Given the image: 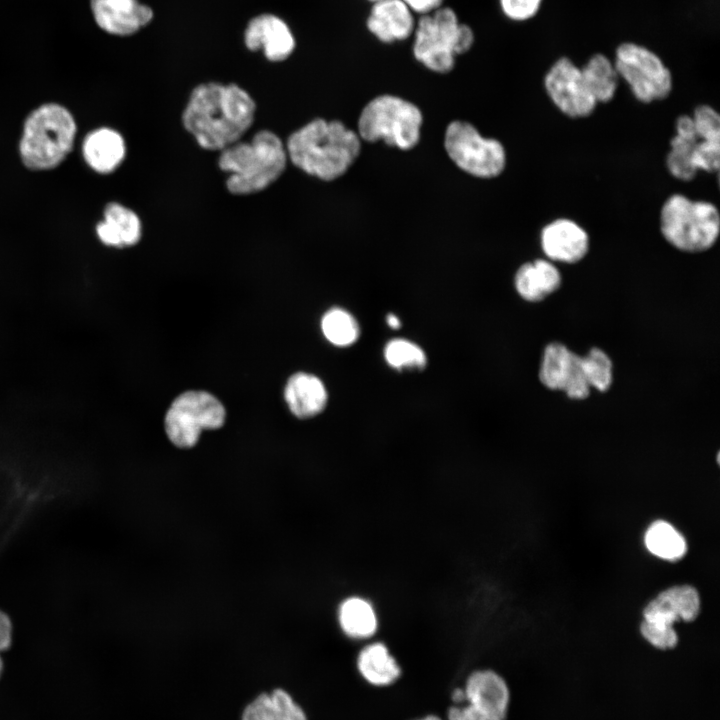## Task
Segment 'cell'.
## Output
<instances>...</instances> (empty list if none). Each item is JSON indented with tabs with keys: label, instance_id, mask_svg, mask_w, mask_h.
<instances>
[{
	"label": "cell",
	"instance_id": "6da1fadb",
	"mask_svg": "<svg viewBox=\"0 0 720 720\" xmlns=\"http://www.w3.org/2000/svg\"><path fill=\"white\" fill-rule=\"evenodd\" d=\"M255 111L254 100L240 86L207 82L192 90L182 122L202 148L221 151L250 128Z\"/></svg>",
	"mask_w": 720,
	"mask_h": 720
},
{
	"label": "cell",
	"instance_id": "7a4b0ae2",
	"mask_svg": "<svg viewBox=\"0 0 720 720\" xmlns=\"http://www.w3.org/2000/svg\"><path fill=\"white\" fill-rule=\"evenodd\" d=\"M287 157L299 169L324 181L342 176L360 153V137L340 121L315 119L292 133Z\"/></svg>",
	"mask_w": 720,
	"mask_h": 720
},
{
	"label": "cell",
	"instance_id": "3957f363",
	"mask_svg": "<svg viewBox=\"0 0 720 720\" xmlns=\"http://www.w3.org/2000/svg\"><path fill=\"white\" fill-rule=\"evenodd\" d=\"M76 135L77 123L68 108L43 103L24 119L18 142L20 160L31 171L54 169L71 153Z\"/></svg>",
	"mask_w": 720,
	"mask_h": 720
},
{
	"label": "cell",
	"instance_id": "277c9868",
	"mask_svg": "<svg viewBox=\"0 0 720 720\" xmlns=\"http://www.w3.org/2000/svg\"><path fill=\"white\" fill-rule=\"evenodd\" d=\"M220 152L218 165L228 173L226 187L236 195L267 188L281 176L288 160L284 144L269 130H261L250 141H238Z\"/></svg>",
	"mask_w": 720,
	"mask_h": 720
},
{
	"label": "cell",
	"instance_id": "5b68a950",
	"mask_svg": "<svg viewBox=\"0 0 720 720\" xmlns=\"http://www.w3.org/2000/svg\"><path fill=\"white\" fill-rule=\"evenodd\" d=\"M412 40L414 58L428 70L445 74L453 70L457 56L473 47L475 33L454 9L443 5L417 18Z\"/></svg>",
	"mask_w": 720,
	"mask_h": 720
},
{
	"label": "cell",
	"instance_id": "8992f818",
	"mask_svg": "<svg viewBox=\"0 0 720 720\" xmlns=\"http://www.w3.org/2000/svg\"><path fill=\"white\" fill-rule=\"evenodd\" d=\"M659 230L673 248L684 253H702L718 241L720 213L710 201L674 193L660 208Z\"/></svg>",
	"mask_w": 720,
	"mask_h": 720
},
{
	"label": "cell",
	"instance_id": "52a82bcc",
	"mask_svg": "<svg viewBox=\"0 0 720 720\" xmlns=\"http://www.w3.org/2000/svg\"><path fill=\"white\" fill-rule=\"evenodd\" d=\"M422 113L413 103L393 95L372 99L358 120L359 137L368 142L384 140L389 146L409 150L420 139Z\"/></svg>",
	"mask_w": 720,
	"mask_h": 720
},
{
	"label": "cell",
	"instance_id": "ba28073f",
	"mask_svg": "<svg viewBox=\"0 0 720 720\" xmlns=\"http://www.w3.org/2000/svg\"><path fill=\"white\" fill-rule=\"evenodd\" d=\"M613 63L620 80L643 104L663 101L673 90V76L662 58L648 47L625 41L615 48Z\"/></svg>",
	"mask_w": 720,
	"mask_h": 720
},
{
	"label": "cell",
	"instance_id": "9c48e42d",
	"mask_svg": "<svg viewBox=\"0 0 720 720\" xmlns=\"http://www.w3.org/2000/svg\"><path fill=\"white\" fill-rule=\"evenodd\" d=\"M669 147L665 166L673 178L689 182L701 171L718 173L720 137L702 133L691 115L683 114L676 118L675 134Z\"/></svg>",
	"mask_w": 720,
	"mask_h": 720
},
{
	"label": "cell",
	"instance_id": "30bf717a",
	"mask_svg": "<svg viewBox=\"0 0 720 720\" xmlns=\"http://www.w3.org/2000/svg\"><path fill=\"white\" fill-rule=\"evenodd\" d=\"M444 146L450 159L475 177L494 178L505 169L506 151L502 143L483 137L468 122H451L446 128Z\"/></svg>",
	"mask_w": 720,
	"mask_h": 720
},
{
	"label": "cell",
	"instance_id": "8fae6325",
	"mask_svg": "<svg viewBox=\"0 0 720 720\" xmlns=\"http://www.w3.org/2000/svg\"><path fill=\"white\" fill-rule=\"evenodd\" d=\"M225 408L212 394L187 391L171 404L165 417L169 440L179 448H191L202 430L220 428L225 421Z\"/></svg>",
	"mask_w": 720,
	"mask_h": 720
},
{
	"label": "cell",
	"instance_id": "7c38bea8",
	"mask_svg": "<svg viewBox=\"0 0 720 720\" xmlns=\"http://www.w3.org/2000/svg\"><path fill=\"white\" fill-rule=\"evenodd\" d=\"M543 85L552 104L568 118H587L598 106L585 84L580 66L567 56H561L551 64Z\"/></svg>",
	"mask_w": 720,
	"mask_h": 720
},
{
	"label": "cell",
	"instance_id": "4fadbf2b",
	"mask_svg": "<svg viewBox=\"0 0 720 720\" xmlns=\"http://www.w3.org/2000/svg\"><path fill=\"white\" fill-rule=\"evenodd\" d=\"M539 380L547 389L562 391L574 400H584L591 392L583 356L565 344L549 343L541 358Z\"/></svg>",
	"mask_w": 720,
	"mask_h": 720
},
{
	"label": "cell",
	"instance_id": "5bb4252c",
	"mask_svg": "<svg viewBox=\"0 0 720 720\" xmlns=\"http://www.w3.org/2000/svg\"><path fill=\"white\" fill-rule=\"evenodd\" d=\"M540 247L546 259L565 264L583 260L590 249V237L584 227L570 218H556L540 231Z\"/></svg>",
	"mask_w": 720,
	"mask_h": 720
},
{
	"label": "cell",
	"instance_id": "9a60e30c",
	"mask_svg": "<svg viewBox=\"0 0 720 720\" xmlns=\"http://www.w3.org/2000/svg\"><path fill=\"white\" fill-rule=\"evenodd\" d=\"M244 44L250 51L262 50L272 62L287 59L296 46L289 25L279 16L262 13L249 20L244 30Z\"/></svg>",
	"mask_w": 720,
	"mask_h": 720
},
{
	"label": "cell",
	"instance_id": "2e32d148",
	"mask_svg": "<svg viewBox=\"0 0 720 720\" xmlns=\"http://www.w3.org/2000/svg\"><path fill=\"white\" fill-rule=\"evenodd\" d=\"M97 26L115 36H131L154 17L152 8L138 0H89Z\"/></svg>",
	"mask_w": 720,
	"mask_h": 720
},
{
	"label": "cell",
	"instance_id": "e0dca14e",
	"mask_svg": "<svg viewBox=\"0 0 720 720\" xmlns=\"http://www.w3.org/2000/svg\"><path fill=\"white\" fill-rule=\"evenodd\" d=\"M465 703L475 707L486 720H506L510 691L504 678L492 670H478L467 678Z\"/></svg>",
	"mask_w": 720,
	"mask_h": 720
},
{
	"label": "cell",
	"instance_id": "ac0fdd59",
	"mask_svg": "<svg viewBox=\"0 0 720 720\" xmlns=\"http://www.w3.org/2000/svg\"><path fill=\"white\" fill-rule=\"evenodd\" d=\"M416 20L402 0H380L372 3L365 25L379 42L394 44L412 38Z\"/></svg>",
	"mask_w": 720,
	"mask_h": 720
},
{
	"label": "cell",
	"instance_id": "d6986e66",
	"mask_svg": "<svg viewBox=\"0 0 720 720\" xmlns=\"http://www.w3.org/2000/svg\"><path fill=\"white\" fill-rule=\"evenodd\" d=\"M700 611V597L690 585H677L658 594L644 608L645 621L673 625L678 620L693 621Z\"/></svg>",
	"mask_w": 720,
	"mask_h": 720
},
{
	"label": "cell",
	"instance_id": "ffe728a7",
	"mask_svg": "<svg viewBox=\"0 0 720 720\" xmlns=\"http://www.w3.org/2000/svg\"><path fill=\"white\" fill-rule=\"evenodd\" d=\"M84 162L94 172L107 175L123 162L126 145L122 135L115 129L99 127L88 132L81 146Z\"/></svg>",
	"mask_w": 720,
	"mask_h": 720
},
{
	"label": "cell",
	"instance_id": "44dd1931",
	"mask_svg": "<svg viewBox=\"0 0 720 720\" xmlns=\"http://www.w3.org/2000/svg\"><path fill=\"white\" fill-rule=\"evenodd\" d=\"M284 397L291 413L300 419L319 415L329 400L324 382L318 376L307 372L291 375L284 389Z\"/></svg>",
	"mask_w": 720,
	"mask_h": 720
},
{
	"label": "cell",
	"instance_id": "7402d4cb",
	"mask_svg": "<svg viewBox=\"0 0 720 720\" xmlns=\"http://www.w3.org/2000/svg\"><path fill=\"white\" fill-rule=\"evenodd\" d=\"M95 232L105 246L130 247L141 238V221L130 208L118 202H109L103 209V217L96 224Z\"/></svg>",
	"mask_w": 720,
	"mask_h": 720
},
{
	"label": "cell",
	"instance_id": "603a6c76",
	"mask_svg": "<svg viewBox=\"0 0 720 720\" xmlns=\"http://www.w3.org/2000/svg\"><path fill=\"white\" fill-rule=\"evenodd\" d=\"M562 276L552 261L539 258L523 263L514 275V287L518 295L530 303L541 302L556 292Z\"/></svg>",
	"mask_w": 720,
	"mask_h": 720
},
{
	"label": "cell",
	"instance_id": "cb8c5ba5",
	"mask_svg": "<svg viewBox=\"0 0 720 720\" xmlns=\"http://www.w3.org/2000/svg\"><path fill=\"white\" fill-rule=\"evenodd\" d=\"M336 618L341 632L352 640H368L379 628V615L368 598L353 594L341 600Z\"/></svg>",
	"mask_w": 720,
	"mask_h": 720
},
{
	"label": "cell",
	"instance_id": "d4e9b609",
	"mask_svg": "<svg viewBox=\"0 0 720 720\" xmlns=\"http://www.w3.org/2000/svg\"><path fill=\"white\" fill-rule=\"evenodd\" d=\"M356 666L360 675L371 685L388 686L401 675V668L388 646L381 641L365 645L358 653Z\"/></svg>",
	"mask_w": 720,
	"mask_h": 720
},
{
	"label": "cell",
	"instance_id": "484cf974",
	"mask_svg": "<svg viewBox=\"0 0 720 720\" xmlns=\"http://www.w3.org/2000/svg\"><path fill=\"white\" fill-rule=\"evenodd\" d=\"M241 720H308L302 707L284 689L261 693L242 711Z\"/></svg>",
	"mask_w": 720,
	"mask_h": 720
},
{
	"label": "cell",
	"instance_id": "4316f807",
	"mask_svg": "<svg viewBox=\"0 0 720 720\" xmlns=\"http://www.w3.org/2000/svg\"><path fill=\"white\" fill-rule=\"evenodd\" d=\"M580 68L585 84L597 104L612 101L620 81L613 60L603 53H595Z\"/></svg>",
	"mask_w": 720,
	"mask_h": 720
},
{
	"label": "cell",
	"instance_id": "83f0119b",
	"mask_svg": "<svg viewBox=\"0 0 720 720\" xmlns=\"http://www.w3.org/2000/svg\"><path fill=\"white\" fill-rule=\"evenodd\" d=\"M320 326L324 338L338 348L351 347L361 337L358 319L343 307L328 309L321 318Z\"/></svg>",
	"mask_w": 720,
	"mask_h": 720
},
{
	"label": "cell",
	"instance_id": "f1b7e54d",
	"mask_svg": "<svg viewBox=\"0 0 720 720\" xmlns=\"http://www.w3.org/2000/svg\"><path fill=\"white\" fill-rule=\"evenodd\" d=\"M644 541L650 553L668 561L682 558L687 551L683 535L664 520H657L648 527Z\"/></svg>",
	"mask_w": 720,
	"mask_h": 720
},
{
	"label": "cell",
	"instance_id": "f546056e",
	"mask_svg": "<svg viewBox=\"0 0 720 720\" xmlns=\"http://www.w3.org/2000/svg\"><path fill=\"white\" fill-rule=\"evenodd\" d=\"M385 363L398 372H420L428 364L425 350L416 342L397 337L387 341L383 347Z\"/></svg>",
	"mask_w": 720,
	"mask_h": 720
},
{
	"label": "cell",
	"instance_id": "4dcf8cb0",
	"mask_svg": "<svg viewBox=\"0 0 720 720\" xmlns=\"http://www.w3.org/2000/svg\"><path fill=\"white\" fill-rule=\"evenodd\" d=\"M583 359L590 387L600 392L607 391L613 382L611 358L602 349L594 347L583 356Z\"/></svg>",
	"mask_w": 720,
	"mask_h": 720
},
{
	"label": "cell",
	"instance_id": "1f68e13d",
	"mask_svg": "<svg viewBox=\"0 0 720 720\" xmlns=\"http://www.w3.org/2000/svg\"><path fill=\"white\" fill-rule=\"evenodd\" d=\"M640 632L648 643L658 649H672L678 643V635L673 625L643 620L640 625Z\"/></svg>",
	"mask_w": 720,
	"mask_h": 720
},
{
	"label": "cell",
	"instance_id": "d6a6232c",
	"mask_svg": "<svg viewBox=\"0 0 720 720\" xmlns=\"http://www.w3.org/2000/svg\"><path fill=\"white\" fill-rule=\"evenodd\" d=\"M503 15L513 22H525L534 18L543 0H498Z\"/></svg>",
	"mask_w": 720,
	"mask_h": 720
},
{
	"label": "cell",
	"instance_id": "836d02e7",
	"mask_svg": "<svg viewBox=\"0 0 720 720\" xmlns=\"http://www.w3.org/2000/svg\"><path fill=\"white\" fill-rule=\"evenodd\" d=\"M448 720H486V718L472 705H455L449 708Z\"/></svg>",
	"mask_w": 720,
	"mask_h": 720
},
{
	"label": "cell",
	"instance_id": "e575fe53",
	"mask_svg": "<svg viewBox=\"0 0 720 720\" xmlns=\"http://www.w3.org/2000/svg\"><path fill=\"white\" fill-rule=\"evenodd\" d=\"M416 15L430 14L443 6L444 0H402Z\"/></svg>",
	"mask_w": 720,
	"mask_h": 720
},
{
	"label": "cell",
	"instance_id": "d590c367",
	"mask_svg": "<svg viewBox=\"0 0 720 720\" xmlns=\"http://www.w3.org/2000/svg\"><path fill=\"white\" fill-rule=\"evenodd\" d=\"M12 640V626L9 618L0 611V651L6 650Z\"/></svg>",
	"mask_w": 720,
	"mask_h": 720
},
{
	"label": "cell",
	"instance_id": "8d00e7d4",
	"mask_svg": "<svg viewBox=\"0 0 720 720\" xmlns=\"http://www.w3.org/2000/svg\"><path fill=\"white\" fill-rule=\"evenodd\" d=\"M387 326L392 330L400 329L402 326L401 319L394 313H388L385 317Z\"/></svg>",
	"mask_w": 720,
	"mask_h": 720
},
{
	"label": "cell",
	"instance_id": "74e56055",
	"mask_svg": "<svg viewBox=\"0 0 720 720\" xmlns=\"http://www.w3.org/2000/svg\"><path fill=\"white\" fill-rule=\"evenodd\" d=\"M452 700L456 705H460L463 702L465 703V693L464 689L462 688H456L452 693Z\"/></svg>",
	"mask_w": 720,
	"mask_h": 720
},
{
	"label": "cell",
	"instance_id": "f35d334b",
	"mask_svg": "<svg viewBox=\"0 0 720 720\" xmlns=\"http://www.w3.org/2000/svg\"><path fill=\"white\" fill-rule=\"evenodd\" d=\"M415 720H441V719L436 715H427L425 717L415 719Z\"/></svg>",
	"mask_w": 720,
	"mask_h": 720
},
{
	"label": "cell",
	"instance_id": "ab89813d",
	"mask_svg": "<svg viewBox=\"0 0 720 720\" xmlns=\"http://www.w3.org/2000/svg\"><path fill=\"white\" fill-rule=\"evenodd\" d=\"M2 672H3V660H2V658H1V656H0V677H1V675H2Z\"/></svg>",
	"mask_w": 720,
	"mask_h": 720
},
{
	"label": "cell",
	"instance_id": "60d3db41",
	"mask_svg": "<svg viewBox=\"0 0 720 720\" xmlns=\"http://www.w3.org/2000/svg\"><path fill=\"white\" fill-rule=\"evenodd\" d=\"M367 1H369V2H371V3H375V2L380 1V0H367Z\"/></svg>",
	"mask_w": 720,
	"mask_h": 720
}]
</instances>
